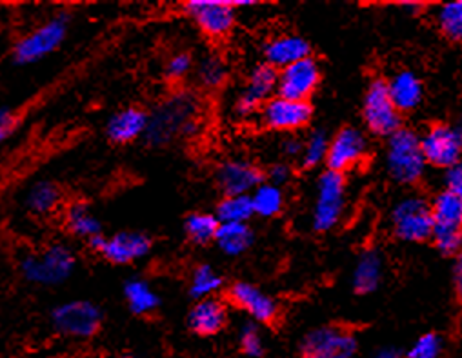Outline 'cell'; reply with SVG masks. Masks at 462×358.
I'll return each mask as SVG.
<instances>
[{
    "label": "cell",
    "mask_w": 462,
    "mask_h": 358,
    "mask_svg": "<svg viewBox=\"0 0 462 358\" xmlns=\"http://www.w3.org/2000/svg\"><path fill=\"white\" fill-rule=\"evenodd\" d=\"M346 202V180L344 175L326 171L319 179L317 200L313 207V227L320 233L337 225Z\"/></svg>",
    "instance_id": "12"
},
{
    "label": "cell",
    "mask_w": 462,
    "mask_h": 358,
    "mask_svg": "<svg viewBox=\"0 0 462 358\" xmlns=\"http://www.w3.org/2000/svg\"><path fill=\"white\" fill-rule=\"evenodd\" d=\"M218 218L211 213H191L184 218V234L188 241L195 246H206L215 243V236L218 231Z\"/></svg>",
    "instance_id": "30"
},
{
    "label": "cell",
    "mask_w": 462,
    "mask_h": 358,
    "mask_svg": "<svg viewBox=\"0 0 462 358\" xmlns=\"http://www.w3.org/2000/svg\"><path fill=\"white\" fill-rule=\"evenodd\" d=\"M444 184H446L444 191H448V193H451V195H455L457 198L462 200V162L446 170Z\"/></svg>",
    "instance_id": "39"
},
{
    "label": "cell",
    "mask_w": 462,
    "mask_h": 358,
    "mask_svg": "<svg viewBox=\"0 0 462 358\" xmlns=\"http://www.w3.org/2000/svg\"><path fill=\"white\" fill-rule=\"evenodd\" d=\"M386 166L393 180L401 184H415L426 171V159L420 139L411 130H399L388 141Z\"/></svg>",
    "instance_id": "5"
},
{
    "label": "cell",
    "mask_w": 462,
    "mask_h": 358,
    "mask_svg": "<svg viewBox=\"0 0 462 358\" xmlns=\"http://www.w3.org/2000/svg\"><path fill=\"white\" fill-rule=\"evenodd\" d=\"M261 123L273 132H297L304 128L311 118V106L308 102L290 100L284 96H272L259 111Z\"/></svg>",
    "instance_id": "14"
},
{
    "label": "cell",
    "mask_w": 462,
    "mask_h": 358,
    "mask_svg": "<svg viewBox=\"0 0 462 358\" xmlns=\"http://www.w3.org/2000/svg\"><path fill=\"white\" fill-rule=\"evenodd\" d=\"M152 250L153 241L148 233L125 229L104 236L98 255L113 266H130L146 259Z\"/></svg>",
    "instance_id": "11"
},
{
    "label": "cell",
    "mask_w": 462,
    "mask_h": 358,
    "mask_svg": "<svg viewBox=\"0 0 462 358\" xmlns=\"http://www.w3.org/2000/svg\"><path fill=\"white\" fill-rule=\"evenodd\" d=\"M123 295L128 304V309L135 317L153 315L161 308V295L153 289V286L144 277L128 279L125 282Z\"/></svg>",
    "instance_id": "24"
},
{
    "label": "cell",
    "mask_w": 462,
    "mask_h": 358,
    "mask_svg": "<svg viewBox=\"0 0 462 358\" xmlns=\"http://www.w3.org/2000/svg\"><path fill=\"white\" fill-rule=\"evenodd\" d=\"M392 225L401 241L424 243L433 233L431 206L417 195L406 197L393 207Z\"/></svg>",
    "instance_id": "8"
},
{
    "label": "cell",
    "mask_w": 462,
    "mask_h": 358,
    "mask_svg": "<svg viewBox=\"0 0 462 358\" xmlns=\"http://www.w3.org/2000/svg\"><path fill=\"white\" fill-rule=\"evenodd\" d=\"M150 113L139 106H126L115 111L106 123V137L111 144L128 146L144 139Z\"/></svg>",
    "instance_id": "19"
},
{
    "label": "cell",
    "mask_w": 462,
    "mask_h": 358,
    "mask_svg": "<svg viewBox=\"0 0 462 358\" xmlns=\"http://www.w3.org/2000/svg\"><path fill=\"white\" fill-rule=\"evenodd\" d=\"M420 148L426 159V164L437 168H451L460 162L462 141L455 128L435 124L420 139Z\"/></svg>",
    "instance_id": "15"
},
{
    "label": "cell",
    "mask_w": 462,
    "mask_h": 358,
    "mask_svg": "<svg viewBox=\"0 0 462 358\" xmlns=\"http://www.w3.org/2000/svg\"><path fill=\"white\" fill-rule=\"evenodd\" d=\"M64 193L60 186L53 180L42 179L33 182L26 191V207L32 215L48 216L60 209Z\"/></svg>",
    "instance_id": "25"
},
{
    "label": "cell",
    "mask_w": 462,
    "mask_h": 358,
    "mask_svg": "<svg viewBox=\"0 0 462 358\" xmlns=\"http://www.w3.org/2000/svg\"><path fill=\"white\" fill-rule=\"evenodd\" d=\"M365 121L370 132L381 137H392L401 130V111L388 93V82L381 78L374 80L366 89Z\"/></svg>",
    "instance_id": "10"
},
{
    "label": "cell",
    "mask_w": 462,
    "mask_h": 358,
    "mask_svg": "<svg viewBox=\"0 0 462 358\" xmlns=\"http://www.w3.org/2000/svg\"><path fill=\"white\" fill-rule=\"evenodd\" d=\"M115 358H137V356H128V354H123V356H115Z\"/></svg>",
    "instance_id": "46"
},
{
    "label": "cell",
    "mask_w": 462,
    "mask_h": 358,
    "mask_svg": "<svg viewBox=\"0 0 462 358\" xmlns=\"http://www.w3.org/2000/svg\"><path fill=\"white\" fill-rule=\"evenodd\" d=\"M328 148L329 142L326 139L324 133L315 132L310 135V139L304 142L302 146V153H300V162L304 168H315L319 166L322 161H326L328 155Z\"/></svg>",
    "instance_id": "35"
},
{
    "label": "cell",
    "mask_w": 462,
    "mask_h": 358,
    "mask_svg": "<svg viewBox=\"0 0 462 358\" xmlns=\"http://www.w3.org/2000/svg\"><path fill=\"white\" fill-rule=\"evenodd\" d=\"M377 358H399L393 351H384V353H381Z\"/></svg>",
    "instance_id": "44"
},
{
    "label": "cell",
    "mask_w": 462,
    "mask_h": 358,
    "mask_svg": "<svg viewBox=\"0 0 462 358\" xmlns=\"http://www.w3.org/2000/svg\"><path fill=\"white\" fill-rule=\"evenodd\" d=\"M199 116V96L186 89L173 91L150 113L144 139L150 146H168L179 139L193 137L200 128Z\"/></svg>",
    "instance_id": "1"
},
{
    "label": "cell",
    "mask_w": 462,
    "mask_h": 358,
    "mask_svg": "<svg viewBox=\"0 0 462 358\" xmlns=\"http://www.w3.org/2000/svg\"><path fill=\"white\" fill-rule=\"evenodd\" d=\"M455 132L458 133V137H460V141H462V118H460V123H458V126L455 128Z\"/></svg>",
    "instance_id": "45"
},
{
    "label": "cell",
    "mask_w": 462,
    "mask_h": 358,
    "mask_svg": "<svg viewBox=\"0 0 462 358\" xmlns=\"http://www.w3.org/2000/svg\"><path fill=\"white\" fill-rule=\"evenodd\" d=\"M439 28L449 41H462V0L448 3L439 10Z\"/></svg>",
    "instance_id": "34"
},
{
    "label": "cell",
    "mask_w": 462,
    "mask_h": 358,
    "mask_svg": "<svg viewBox=\"0 0 462 358\" xmlns=\"http://www.w3.org/2000/svg\"><path fill=\"white\" fill-rule=\"evenodd\" d=\"M195 69V59L188 51H179L171 55L164 66V75L170 82H180Z\"/></svg>",
    "instance_id": "36"
},
{
    "label": "cell",
    "mask_w": 462,
    "mask_h": 358,
    "mask_svg": "<svg viewBox=\"0 0 462 358\" xmlns=\"http://www.w3.org/2000/svg\"><path fill=\"white\" fill-rule=\"evenodd\" d=\"M442 349L440 336L435 333H426L415 340L408 351V358H439Z\"/></svg>",
    "instance_id": "38"
},
{
    "label": "cell",
    "mask_w": 462,
    "mask_h": 358,
    "mask_svg": "<svg viewBox=\"0 0 462 358\" xmlns=\"http://www.w3.org/2000/svg\"><path fill=\"white\" fill-rule=\"evenodd\" d=\"M368 153V141L366 137L356 128H344L340 130L333 141L329 142L326 164L329 171L344 173L356 168Z\"/></svg>",
    "instance_id": "17"
},
{
    "label": "cell",
    "mask_w": 462,
    "mask_h": 358,
    "mask_svg": "<svg viewBox=\"0 0 462 358\" xmlns=\"http://www.w3.org/2000/svg\"><path fill=\"white\" fill-rule=\"evenodd\" d=\"M227 322V308L222 300L209 297L195 300L188 313V327L199 336H213L224 329Z\"/></svg>",
    "instance_id": "21"
},
{
    "label": "cell",
    "mask_w": 462,
    "mask_h": 358,
    "mask_svg": "<svg viewBox=\"0 0 462 358\" xmlns=\"http://www.w3.org/2000/svg\"><path fill=\"white\" fill-rule=\"evenodd\" d=\"M310 57V44L297 35H282L272 39L264 48L266 64L272 68H288Z\"/></svg>",
    "instance_id": "23"
},
{
    "label": "cell",
    "mask_w": 462,
    "mask_h": 358,
    "mask_svg": "<svg viewBox=\"0 0 462 358\" xmlns=\"http://www.w3.org/2000/svg\"><path fill=\"white\" fill-rule=\"evenodd\" d=\"M239 344H241V349L246 356H252V358H259L263 356L264 353V342H263V335L257 327L255 322H248L241 327V333H239Z\"/></svg>",
    "instance_id": "37"
},
{
    "label": "cell",
    "mask_w": 462,
    "mask_h": 358,
    "mask_svg": "<svg viewBox=\"0 0 462 358\" xmlns=\"http://www.w3.org/2000/svg\"><path fill=\"white\" fill-rule=\"evenodd\" d=\"M254 204L250 195H236L224 197L217 204L215 216L220 224H248L254 216Z\"/></svg>",
    "instance_id": "31"
},
{
    "label": "cell",
    "mask_w": 462,
    "mask_h": 358,
    "mask_svg": "<svg viewBox=\"0 0 462 358\" xmlns=\"http://www.w3.org/2000/svg\"><path fill=\"white\" fill-rule=\"evenodd\" d=\"M71 24V15L68 12H59L46 23L39 24L35 30L21 37L12 51L14 62L17 66H32L51 53H55L66 41Z\"/></svg>",
    "instance_id": "3"
},
{
    "label": "cell",
    "mask_w": 462,
    "mask_h": 358,
    "mask_svg": "<svg viewBox=\"0 0 462 358\" xmlns=\"http://www.w3.org/2000/svg\"><path fill=\"white\" fill-rule=\"evenodd\" d=\"M383 279V257L379 252H365L354 270V286L357 293H372L379 288Z\"/></svg>",
    "instance_id": "28"
},
{
    "label": "cell",
    "mask_w": 462,
    "mask_h": 358,
    "mask_svg": "<svg viewBox=\"0 0 462 358\" xmlns=\"http://www.w3.org/2000/svg\"><path fill=\"white\" fill-rule=\"evenodd\" d=\"M195 78L197 84L206 89V91H217L220 89L226 80H227V64L226 60L217 55V53H209L204 55L197 64H195Z\"/></svg>",
    "instance_id": "29"
},
{
    "label": "cell",
    "mask_w": 462,
    "mask_h": 358,
    "mask_svg": "<svg viewBox=\"0 0 462 358\" xmlns=\"http://www.w3.org/2000/svg\"><path fill=\"white\" fill-rule=\"evenodd\" d=\"M264 179L263 170L243 159H229L217 170V186L224 197L252 195L264 182Z\"/></svg>",
    "instance_id": "16"
},
{
    "label": "cell",
    "mask_w": 462,
    "mask_h": 358,
    "mask_svg": "<svg viewBox=\"0 0 462 358\" xmlns=\"http://www.w3.org/2000/svg\"><path fill=\"white\" fill-rule=\"evenodd\" d=\"M357 338L352 331L337 326H324L310 331L302 344V358H354Z\"/></svg>",
    "instance_id": "9"
},
{
    "label": "cell",
    "mask_w": 462,
    "mask_h": 358,
    "mask_svg": "<svg viewBox=\"0 0 462 358\" xmlns=\"http://www.w3.org/2000/svg\"><path fill=\"white\" fill-rule=\"evenodd\" d=\"M64 225L68 233H71L75 238L80 241H89V238L102 234V222L93 213L91 206L84 200H71L64 206Z\"/></svg>",
    "instance_id": "22"
},
{
    "label": "cell",
    "mask_w": 462,
    "mask_h": 358,
    "mask_svg": "<svg viewBox=\"0 0 462 358\" xmlns=\"http://www.w3.org/2000/svg\"><path fill=\"white\" fill-rule=\"evenodd\" d=\"M250 197H252V204H254V213L263 218H273L284 207L282 189L270 182H263Z\"/></svg>",
    "instance_id": "32"
},
{
    "label": "cell",
    "mask_w": 462,
    "mask_h": 358,
    "mask_svg": "<svg viewBox=\"0 0 462 358\" xmlns=\"http://www.w3.org/2000/svg\"><path fill=\"white\" fill-rule=\"evenodd\" d=\"M227 298L236 308L248 313L254 322L272 324L279 315L277 302L250 282H236L227 289Z\"/></svg>",
    "instance_id": "20"
},
{
    "label": "cell",
    "mask_w": 462,
    "mask_h": 358,
    "mask_svg": "<svg viewBox=\"0 0 462 358\" xmlns=\"http://www.w3.org/2000/svg\"><path fill=\"white\" fill-rule=\"evenodd\" d=\"M453 280H455V291L462 302V252L457 255L455 268H453Z\"/></svg>",
    "instance_id": "41"
},
{
    "label": "cell",
    "mask_w": 462,
    "mask_h": 358,
    "mask_svg": "<svg viewBox=\"0 0 462 358\" xmlns=\"http://www.w3.org/2000/svg\"><path fill=\"white\" fill-rule=\"evenodd\" d=\"M14 132H15V130H0V144L6 142Z\"/></svg>",
    "instance_id": "43"
},
{
    "label": "cell",
    "mask_w": 462,
    "mask_h": 358,
    "mask_svg": "<svg viewBox=\"0 0 462 358\" xmlns=\"http://www.w3.org/2000/svg\"><path fill=\"white\" fill-rule=\"evenodd\" d=\"M255 241L254 229L250 224H220L215 244L227 257H241L245 255Z\"/></svg>",
    "instance_id": "26"
},
{
    "label": "cell",
    "mask_w": 462,
    "mask_h": 358,
    "mask_svg": "<svg viewBox=\"0 0 462 358\" xmlns=\"http://www.w3.org/2000/svg\"><path fill=\"white\" fill-rule=\"evenodd\" d=\"M290 177H291V170L286 164H273L266 175L268 182L273 186H279V188H282L290 180Z\"/></svg>",
    "instance_id": "40"
},
{
    "label": "cell",
    "mask_w": 462,
    "mask_h": 358,
    "mask_svg": "<svg viewBox=\"0 0 462 358\" xmlns=\"http://www.w3.org/2000/svg\"><path fill=\"white\" fill-rule=\"evenodd\" d=\"M21 275L35 286H60L77 270V253L62 243L46 246L37 253H28L19 262Z\"/></svg>",
    "instance_id": "2"
},
{
    "label": "cell",
    "mask_w": 462,
    "mask_h": 358,
    "mask_svg": "<svg viewBox=\"0 0 462 358\" xmlns=\"http://www.w3.org/2000/svg\"><path fill=\"white\" fill-rule=\"evenodd\" d=\"M279 73L275 68L264 64H257L241 89L237 100H236V113L241 118H250L261 111V107L273 96L277 91Z\"/></svg>",
    "instance_id": "13"
},
{
    "label": "cell",
    "mask_w": 462,
    "mask_h": 358,
    "mask_svg": "<svg viewBox=\"0 0 462 358\" xmlns=\"http://www.w3.org/2000/svg\"><path fill=\"white\" fill-rule=\"evenodd\" d=\"M430 206L435 246L444 255H458L462 252V200L442 191Z\"/></svg>",
    "instance_id": "6"
},
{
    "label": "cell",
    "mask_w": 462,
    "mask_h": 358,
    "mask_svg": "<svg viewBox=\"0 0 462 358\" xmlns=\"http://www.w3.org/2000/svg\"><path fill=\"white\" fill-rule=\"evenodd\" d=\"M182 10L202 35L211 41L227 37L237 23V8L231 0H189Z\"/></svg>",
    "instance_id": "7"
},
{
    "label": "cell",
    "mask_w": 462,
    "mask_h": 358,
    "mask_svg": "<svg viewBox=\"0 0 462 358\" xmlns=\"http://www.w3.org/2000/svg\"><path fill=\"white\" fill-rule=\"evenodd\" d=\"M50 320L57 335L73 340H89L100 331L104 311L91 300H68L51 309Z\"/></svg>",
    "instance_id": "4"
},
{
    "label": "cell",
    "mask_w": 462,
    "mask_h": 358,
    "mask_svg": "<svg viewBox=\"0 0 462 358\" xmlns=\"http://www.w3.org/2000/svg\"><path fill=\"white\" fill-rule=\"evenodd\" d=\"M388 93L399 111H411L422 100V84L411 71H401L388 82Z\"/></svg>",
    "instance_id": "27"
},
{
    "label": "cell",
    "mask_w": 462,
    "mask_h": 358,
    "mask_svg": "<svg viewBox=\"0 0 462 358\" xmlns=\"http://www.w3.org/2000/svg\"><path fill=\"white\" fill-rule=\"evenodd\" d=\"M302 146L304 142L297 137H290L286 142H284V153L286 155H291V157H297L302 153Z\"/></svg>",
    "instance_id": "42"
},
{
    "label": "cell",
    "mask_w": 462,
    "mask_h": 358,
    "mask_svg": "<svg viewBox=\"0 0 462 358\" xmlns=\"http://www.w3.org/2000/svg\"><path fill=\"white\" fill-rule=\"evenodd\" d=\"M222 286L224 279L220 277V273H217L209 264H200L193 270L189 277L188 291L195 300H202L213 297L217 291L222 289Z\"/></svg>",
    "instance_id": "33"
},
{
    "label": "cell",
    "mask_w": 462,
    "mask_h": 358,
    "mask_svg": "<svg viewBox=\"0 0 462 358\" xmlns=\"http://www.w3.org/2000/svg\"><path fill=\"white\" fill-rule=\"evenodd\" d=\"M319 82H320V68L311 57H308L281 69L279 82H277V95L290 100L308 102V98L311 96Z\"/></svg>",
    "instance_id": "18"
}]
</instances>
